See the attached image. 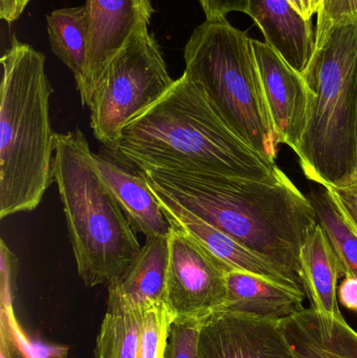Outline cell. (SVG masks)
<instances>
[{"mask_svg":"<svg viewBox=\"0 0 357 358\" xmlns=\"http://www.w3.org/2000/svg\"><path fill=\"white\" fill-rule=\"evenodd\" d=\"M0 218L31 212L54 181L57 134L50 124L52 88L45 56L12 37L1 58Z\"/></svg>","mask_w":357,"mask_h":358,"instance_id":"cell-3","label":"cell"},{"mask_svg":"<svg viewBox=\"0 0 357 358\" xmlns=\"http://www.w3.org/2000/svg\"><path fill=\"white\" fill-rule=\"evenodd\" d=\"M356 180H357V170H356Z\"/></svg>","mask_w":357,"mask_h":358,"instance_id":"cell-31","label":"cell"},{"mask_svg":"<svg viewBox=\"0 0 357 358\" xmlns=\"http://www.w3.org/2000/svg\"><path fill=\"white\" fill-rule=\"evenodd\" d=\"M13 292V286L1 285L0 358H68V347L46 344L27 334L15 313Z\"/></svg>","mask_w":357,"mask_h":358,"instance_id":"cell-20","label":"cell"},{"mask_svg":"<svg viewBox=\"0 0 357 358\" xmlns=\"http://www.w3.org/2000/svg\"><path fill=\"white\" fill-rule=\"evenodd\" d=\"M293 10L305 20H312L314 14L320 10L322 0H287Z\"/></svg>","mask_w":357,"mask_h":358,"instance_id":"cell-30","label":"cell"},{"mask_svg":"<svg viewBox=\"0 0 357 358\" xmlns=\"http://www.w3.org/2000/svg\"><path fill=\"white\" fill-rule=\"evenodd\" d=\"M166 306L175 320L203 321L228 301V268L182 231L169 237Z\"/></svg>","mask_w":357,"mask_h":358,"instance_id":"cell-8","label":"cell"},{"mask_svg":"<svg viewBox=\"0 0 357 358\" xmlns=\"http://www.w3.org/2000/svg\"><path fill=\"white\" fill-rule=\"evenodd\" d=\"M337 298L342 306L357 313V278L347 277L340 284Z\"/></svg>","mask_w":357,"mask_h":358,"instance_id":"cell-28","label":"cell"},{"mask_svg":"<svg viewBox=\"0 0 357 358\" xmlns=\"http://www.w3.org/2000/svg\"><path fill=\"white\" fill-rule=\"evenodd\" d=\"M174 317L165 304L143 313L138 334V358H165Z\"/></svg>","mask_w":357,"mask_h":358,"instance_id":"cell-23","label":"cell"},{"mask_svg":"<svg viewBox=\"0 0 357 358\" xmlns=\"http://www.w3.org/2000/svg\"><path fill=\"white\" fill-rule=\"evenodd\" d=\"M199 358H296L282 322L219 310L203 320Z\"/></svg>","mask_w":357,"mask_h":358,"instance_id":"cell-10","label":"cell"},{"mask_svg":"<svg viewBox=\"0 0 357 358\" xmlns=\"http://www.w3.org/2000/svg\"><path fill=\"white\" fill-rule=\"evenodd\" d=\"M300 277L312 308L329 317H344L337 289L341 265L320 223L312 227L300 252Z\"/></svg>","mask_w":357,"mask_h":358,"instance_id":"cell-17","label":"cell"},{"mask_svg":"<svg viewBox=\"0 0 357 358\" xmlns=\"http://www.w3.org/2000/svg\"><path fill=\"white\" fill-rule=\"evenodd\" d=\"M138 172L152 189L300 277L302 245L319 220L309 198L282 170L266 180L168 170Z\"/></svg>","mask_w":357,"mask_h":358,"instance_id":"cell-1","label":"cell"},{"mask_svg":"<svg viewBox=\"0 0 357 358\" xmlns=\"http://www.w3.org/2000/svg\"><path fill=\"white\" fill-rule=\"evenodd\" d=\"M144 311H106L94 349V358H138Z\"/></svg>","mask_w":357,"mask_h":358,"instance_id":"cell-22","label":"cell"},{"mask_svg":"<svg viewBox=\"0 0 357 358\" xmlns=\"http://www.w3.org/2000/svg\"><path fill=\"white\" fill-rule=\"evenodd\" d=\"M325 189L329 192L342 218L357 238V180Z\"/></svg>","mask_w":357,"mask_h":358,"instance_id":"cell-26","label":"cell"},{"mask_svg":"<svg viewBox=\"0 0 357 358\" xmlns=\"http://www.w3.org/2000/svg\"><path fill=\"white\" fill-rule=\"evenodd\" d=\"M253 45L280 144L297 153L309 115L307 82L270 44L253 39Z\"/></svg>","mask_w":357,"mask_h":358,"instance_id":"cell-12","label":"cell"},{"mask_svg":"<svg viewBox=\"0 0 357 358\" xmlns=\"http://www.w3.org/2000/svg\"><path fill=\"white\" fill-rule=\"evenodd\" d=\"M316 15V48H319L333 27L357 21V0H322Z\"/></svg>","mask_w":357,"mask_h":358,"instance_id":"cell-24","label":"cell"},{"mask_svg":"<svg viewBox=\"0 0 357 358\" xmlns=\"http://www.w3.org/2000/svg\"><path fill=\"white\" fill-rule=\"evenodd\" d=\"M52 176L80 278L87 287L110 283L142 246L81 130L57 134Z\"/></svg>","mask_w":357,"mask_h":358,"instance_id":"cell-4","label":"cell"},{"mask_svg":"<svg viewBox=\"0 0 357 358\" xmlns=\"http://www.w3.org/2000/svg\"><path fill=\"white\" fill-rule=\"evenodd\" d=\"M184 73L228 125L276 163L279 141L260 77L253 39L226 18L205 19L184 46Z\"/></svg>","mask_w":357,"mask_h":358,"instance_id":"cell-6","label":"cell"},{"mask_svg":"<svg viewBox=\"0 0 357 358\" xmlns=\"http://www.w3.org/2000/svg\"><path fill=\"white\" fill-rule=\"evenodd\" d=\"M88 52L83 83L78 90L89 107L105 69L129 38L148 27L155 10L151 0H86Z\"/></svg>","mask_w":357,"mask_h":358,"instance_id":"cell-9","label":"cell"},{"mask_svg":"<svg viewBox=\"0 0 357 358\" xmlns=\"http://www.w3.org/2000/svg\"><path fill=\"white\" fill-rule=\"evenodd\" d=\"M99 172L112 191L136 233L146 238L169 237L171 225L144 176L131 173L115 162L94 155Z\"/></svg>","mask_w":357,"mask_h":358,"instance_id":"cell-16","label":"cell"},{"mask_svg":"<svg viewBox=\"0 0 357 358\" xmlns=\"http://www.w3.org/2000/svg\"><path fill=\"white\" fill-rule=\"evenodd\" d=\"M50 48L68 67L79 90L85 75L88 52L87 13L85 6L57 8L46 16Z\"/></svg>","mask_w":357,"mask_h":358,"instance_id":"cell-19","label":"cell"},{"mask_svg":"<svg viewBox=\"0 0 357 358\" xmlns=\"http://www.w3.org/2000/svg\"><path fill=\"white\" fill-rule=\"evenodd\" d=\"M115 153L138 170L266 180L280 169L228 125L186 73L124 128Z\"/></svg>","mask_w":357,"mask_h":358,"instance_id":"cell-2","label":"cell"},{"mask_svg":"<svg viewBox=\"0 0 357 358\" xmlns=\"http://www.w3.org/2000/svg\"><path fill=\"white\" fill-rule=\"evenodd\" d=\"M169 241L146 238L136 258L107 284V310H142L166 305Z\"/></svg>","mask_w":357,"mask_h":358,"instance_id":"cell-13","label":"cell"},{"mask_svg":"<svg viewBox=\"0 0 357 358\" xmlns=\"http://www.w3.org/2000/svg\"><path fill=\"white\" fill-rule=\"evenodd\" d=\"M31 0H0V18L8 23L14 22L24 12Z\"/></svg>","mask_w":357,"mask_h":358,"instance_id":"cell-29","label":"cell"},{"mask_svg":"<svg viewBox=\"0 0 357 358\" xmlns=\"http://www.w3.org/2000/svg\"><path fill=\"white\" fill-rule=\"evenodd\" d=\"M307 197L328 236L341 265L342 277L357 278V238L346 224L325 187L310 189Z\"/></svg>","mask_w":357,"mask_h":358,"instance_id":"cell-21","label":"cell"},{"mask_svg":"<svg viewBox=\"0 0 357 358\" xmlns=\"http://www.w3.org/2000/svg\"><path fill=\"white\" fill-rule=\"evenodd\" d=\"M161 46L148 27L129 38L109 63L90 102V127L115 153L126 126L159 102L173 86Z\"/></svg>","mask_w":357,"mask_h":358,"instance_id":"cell-7","label":"cell"},{"mask_svg":"<svg viewBox=\"0 0 357 358\" xmlns=\"http://www.w3.org/2000/svg\"><path fill=\"white\" fill-rule=\"evenodd\" d=\"M247 16L270 44L298 73L303 75L316 50V29L287 0H251Z\"/></svg>","mask_w":357,"mask_h":358,"instance_id":"cell-14","label":"cell"},{"mask_svg":"<svg viewBox=\"0 0 357 358\" xmlns=\"http://www.w3.org/2000/svg\"><path fill=\"white\" fill-rule=\"evenodd\" d=\"M282 327L296 358H357V332L344 317L303 308Z\"/></svg>","mask_w":357,"mask_h":358,"instance_id":"cell-15","label":"cell"},{"mask_svg":"<svg viewBox=\"0 0 357 358\" xmlns=\"http://www.w3.org/2000/svg\"><path fill=\"white\" fill-rule=\"evenodd\" d=\"M207 20L226 18L230 13L249 14L251 0H198Z\"/></svg>","mask_w":357,"mask_h":358,"instance_id":"cell-27","label":"cell"},{"mask_svg":"<svg viewBox=\"0 0 357 358\" xmlns=\"http://www.w3.org/2000/svg\"><path fill=\"white\" fill-rule=\"evenodd\" d=\"M302 76L312 96L296 153L303 173L323 187L352 182L357 170V21L333 27Z\"/></svg>","mask_w":357,"mask_h":358,"instance_id":"cell-5","label":"cell"},{"mask_svg":"<svg viewBox=\"0 0 357 358\" xmlns=\"http://www.w3.org/2000/svg\"><path fill=\"white\" fill-rule=\"evenodd\" d=\"M152 189L171 227L182 231L196 242L222 263L228 271H239L252 273L305 294L299 275L239 243L231 236L189 212L169 196Z\"/></svg>","mask_w":357,"mask_h":358,"instance_id":"cell-11","label":"cell"},{"mask_svg":"<svg viewBox=\"0 0 357 358\" xmlns=\"http://www.w3.org/2000/svg\"><path fill=\"white\" fill-rule=\"evenodd\" d=\"M203 322L175 320L170 330L165 358H199V332Z\"/></svg>","mask_w":357,"mask_h":358,"instance_id":"cell-25","label":"cell"},{"mask_svg":"<svg viewBox=\"0 0 357 358\" xmlns=\"http://www.w3.org/2000/svg\"><path fill=\"white\" fill-rule=\"evenodd\" d=\"M226 288L228 301L222 310L282 322L304 308L305 294L252 273L228 271Z\"/></svg>","mask_w":357,"mask_h":358,"instance_id":"cell-18","label":"cell"}]
</instances>
